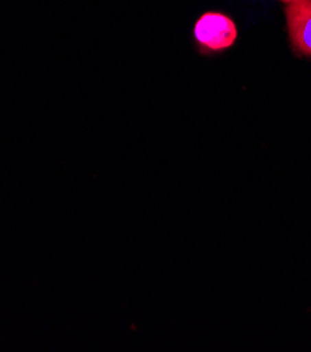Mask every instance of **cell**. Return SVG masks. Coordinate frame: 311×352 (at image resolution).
Segmentation results:
<instances>
[{"instance_id": "6da1fadb", "label": "cell", "mask_w": 311, "mask_h": 352, "mask_svg": "<svg viewBox=\"0 0 311 352\" xmlns=\"http://www.w3.org/2000/svg\"><path fill=\"white\" fill-rule=\"evenodd\" d=\"M238 38L234 20L219 10H206L194 23L192 44L198 55L215 58L231 50Z\"/></svg>"}, {"instance_id": "7a4b0ae2", "label": "cell", "mask_w": 311, "mask_h": 352, "mask_svg": "<svg viewBox=\"0 0 311 352\" xmlns=\"http://www.w3.org/2000/svg\"><path fill=\"white\" fill-rule=\"evenodd\" d=\"M285 17L289 44L295 56L311 59V0L288 5Z\"/></svg>"}, {"instance_id": "3957f363", "label": "cell", "mask_w": 311, "mask_h": 352, "mask_svg": "<svg viewBox=\"0 0 311 352\" xmlns=\"http://www.w3.org/2000/svg\"><path fill=\"white\" fill-rule=\"evenodd\" d=\"M285 5H290V3H296V2H301V0H281Z\"/></svg>"}]
</instances>
